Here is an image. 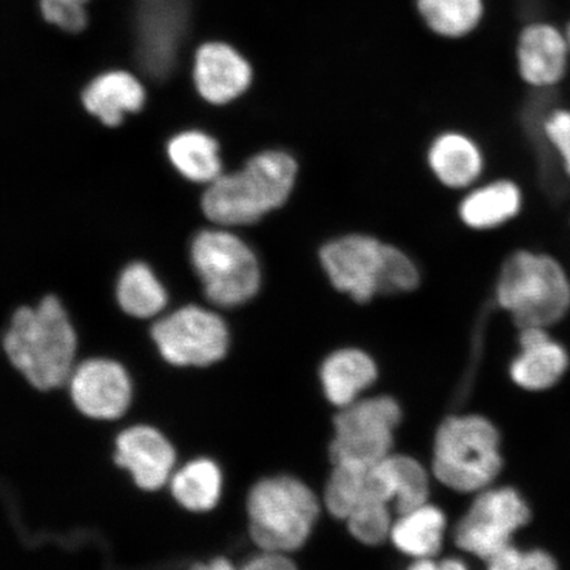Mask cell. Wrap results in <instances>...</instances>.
I'll return each mask as SVG.
<instances>
[{
    "label": "cell",
    "instance_id": "3957f363",
    "mask_svg": "<svg viewBox=\"0 0 570 570\" xmlns=\"http://www.w3.org/2000/svg\"><path fill=\"white\" fill-rule=\"evenodd\" d=\"M497 301L520 330L558 323L570 308V282L560 263L546 254L520 249L502 266Z\"/></svg>",
    "mask_w": 570,
    "mask_h": 570
},
{
    "label": "cell",
    "instance_id": "7a4b0ae2",
    "mask_svg": "<svg viewBox=\"0 0 570 570\" xmlns=\"http://www.w3.org/2000/svg\"><path fill=\"white\" fill-rule=\"evenodd\" d=\"M296 177L294 156L275 149L261 153L238 173L216 178L205 191L203 210L220 226L253 225L288 202Z\"/></svg>",
    "mask_w": 570,
    "mask_h": 570
},
{
    "label": "cell",
    "instance_id": "f1b7e54d",
    "mask_svg": "<svg viewBox=\"0 0 570 570\" xmlns=\"http://www.w3.org/2000/svg\"><path fill=\"white\" fill-rule=\"evenodd\" d=\"M42 17L67 32H81L88 23L85 4L68 0H41Z\"/></svg>",
    "mask_w": 570,
    "mask_h": 570
},
{
    "label": "cell",
    "instance_id": "4dcf8cb0",
    "mask_svg": "<svg viewBox=\"0 0 570 570\" xmlns=\"http://www.w3.org/2000/svg\"><path fill=\"white\" fill-rule=\"evenodd\" d=\"M242 568L247 570H289L295 569L296 566L285 553L263 551L262 554L249 559Z\"/></svg>",
    "mask_w": 570,
    "mask_h": 570
},
{
    "label": "cell",
    "instance_id": "d6986e66",
    "mask_svg": "<svg viewBox=\"0 0 570 570\" xmlns=\"http://www.w3.org/2000/svg\"><path fill=\"white\" fill-rule=\"evenodd\" d=\"M522 208V191L510 180L476 188L462 199L460 218L470 229L490 230L515 218Z\"/></svg>",
    "mask_w": 570,
    "mask_h": 570
},
{
    "label": "cell",
    "instance_id": "4316f807",
    "mask_svg": "<svg viewBox=\"0 0 570 570\" xmlns=\"http://www.w3.org/2000/svg\"><path fill=\"white\" fill-rule=\"evenodd\" d=\"M348 531L366 546H380L391 537L392 522L389 504L367 502L346 519Z\"/></svg>",
    "mask_w": 570,
    "mask_h": 570
},
{
    "label": "cell",
    "instance_id": "e0dca14e",
    "mask_svg": "<svg viewBox=\"0 0 570 570\" xmlns=\"http://www.w3.org/2000/svg\"><path fill=\"white\" fill-rule=\"evenodd\" d=\"M428 163L434 176L445 187L463 189L480 177L483 156L473 139L460 132H444L432 141Z\"/></svg>",
    "mask_w": 570,
    "mask_h": 570
},
{
    "label": "cell",
    "instance_id": "9a60e30c",
    "mask_svg": "<svg viewBox=\"0 0 570 570\" xmlns=\"http://www.w3.org/2000/svg\"><path fill=\"white\" fill-rule=\"evenodd\" d=\"M519 342L522 354L512 362V381L531 391L547 390L558 383L569 365L564 347L556 344L544 327H524Z\"/></svg>",
    "mask_w": 570,
    "mask_h": 570
},
{
    "label": "cell",
    "instance_id": "ba28073f",
    "mask_svg": "<svg viewBox=\"0 0 570 570\" xmlns=\"http://www.w3.org/2000/svg\"><path fill=\"white\" fill-rule=\"evenodd\" d=\"M151 336L163 358L175 366H210L223 360L229 347L225 321L196 305L156 321Z\"/></svg>",
    "mask_w": 570,
    "mask_h": 570
},
{
    "label": "cell",
    "instance_id": "5bb4252c",
    "mask_svg": "<svg viewBox=\"0 0 570 570\" xmlns=\"http://www.w3.org/2000/svg\"><path fill=\"white\" fill-rule=\"evenodd\" d=\"M570 49L567 35L550 24L524 28L518 42L519 73L532 87H553L564 78Z\"/></svg>",
    "mask_w": 570,
    "mask_h": 570
},
{
    "label": "cell",
    "instance_id": "8fae6325",
    "mask_svg": "<svg viewBox=\"0 0 570 570\" xmlns=\"http://www.w3.org/2000/svg\"><path fill=\"white\" fill-rule=\"evenodd\" d=\"M71 402L85 416L116 420L131 402V383L116 361L89 360L81 363L69 380Z\"/></svg>",
    "mask_w": 570,
    "mask_h": 570
},
{
    "label": "cell",
    "instance_id": "836d02e7",
    "mask_svg": "<svg viewBox=\"0 0 570 570\" xmlns=\"http://www.w3.org/2000/svg\"><path fill=\"white\" fill-rule=\"evenodd\" d=\"M68 2H75V3H81L85 4L88 2V0H68Z\"/></svg>",
    "mask_w": 570,
    "mask_h": 570
},
{
    "label": "cell",
    "instance_id": "f546056e",
    "mask_svg": "<svg viewBox=\"0 0 570 570\" xmlns=\"http://www.w3.org/2000/svg\"><path fill=\"white\" fill-rule=\"evenodd\" d=\"M543 130L556 151L560 155L567 175L570 177V110H554L544 120Z\"/></svg>",
    "mask_w": 570,
    "mask_h": 570
},
{
    "label": "cell",
    "instance_id": "603a6c76",
    "mask_svg": "<svg viewBox=\"0 0 570 570\" xmlns=\"http://www.w3.org/2000/svg\"><path fill=\"white\" fill-rule=\"evenodd\" d=\"M223 474L212 460L198 459L187 463L170 480V493L185 510L209 511L219 501Z\"/></svg>",
    "mask_w": 570,
    "mask_h": 570
},
{
    "label": "cell",
    "instance_id": "1f68e13d",
    "mask_svg": "<svg viewBox=\"0 0 570 570\" xmlns=\"http://www.w3.org/2000/svg\"><path fill=\"white\" fill-rule=\"evenodd\" d=\"M191 569H210V570H225L233 569V564L229 560L224 558L214 559L208 562V564H203V562H198V564L191 566Z\"/></svg>",
    "mask_w": 570,
    "mask_h": 570
},
{
    "label": "cell",
    "instance_id": "277c9868",
    "mask_svg": "<svg viewBox=\"0 0 570 570\" xmlns=\"http://www.w3.org/2000/svg\"><path fill=\"white\" fill-rule=\"evenodd\" d=\"M320 514L315 493L282 475L255 484L247 497L248 533L263 551L289 553L308 540Z\"/></svg>",
    "mask_w": 570,
    "mask_h": 570
},
{
    "label": "cell",
    "instance_id": "7c38bea8",
    "mask_svg": "<svg viewBox=\"0 0 570 570\" xmlns=\"http://www.w3.org/2000/svg\"><path fill=\"white\" fill-rule=\"evenodd\" d=\"M116 446L114 461L130 472L138 488L156 491L166 484L175 466L176 452L158 430L134 425L119 434Z\"/></svg>",
    "mask_w": 570,
    "mask_h": 570
},
{
    "label": "cell",
    "instance_id": "7402d4cb",
    "mask_svg": "<svg viewBox=\"0 0 570 570\" xmlns=\"http://www.w3.org/2000/svg\"><path fill=\"white\" fill-rule=\"evenodd\" d=\"M217 141L202 131H185L169 140L167 153L177 173L189 181L212 184L223 163Z\"/></svg>",
    "mask_w": 570,
    "mask_h": 570
},
{
    "label": "cell",
    "instance_id": "83f0119b",
    "mask_svg": "<svg viewBox=\"0 0 570 570\" xmlns=\"http://www.w3.org/2000/svg\"><path fill=\"white\" fill-rule=\"evenodd\" d=\"M493 570H553L558 568L551 554L544 551L523 552L510 544L489 562Z\"/></svg>",
    "mask_w": 570,
    "mask_h": 570
},
{
    "label": "cell",
    "instance_id": "cb8c5ba5",
    "mask_svg": "<svg viewBox=\"0 0 570 570\" xmlns=\"http://www.w3.org/2000/svg\"><path fill=\"white\" fill-rule=\"evenodd\" d=\"M117 298L127 315L151 318L166 308L168 296L158 277L145 263H132L120 274Z\"/></svg>",
    "mask_w": 570,
    "mask_h": 570
},
{
    "label": "cell",
    "instance_id": "ac0fdd59",
    "mask_svg": "<svg viewBox=\"0 0 570 570\" xmlns=\"http://www.w3.org/2000/svg\"><path fill=\"white\" fill-rule=\"evenodd\" d=\"M321 383L327 401L344 409L372 386L377 370L372 356L356 348H344L327 356L321 367Z\"/></svg>",
    "mask_w": 570,
    "mask_h": 570
},
{
    "label": "cell",
    "instance_id": "6da1fadb",
    "mask_svg": "<svg viewBox=\"0 0 570 570\" xmlns=\"http://www.w3.org/2000/svg\"><path fill=\"white\" fill-rule=\"evenodd\" d=\"M3 347L12 366L40 391L61 387L73 374L76 333L56 296L13 313Z\"/></svg>",
    "mask_w": 570,
    "mask_h": 570
},
{
    "label": "cell",
    "instance_id": "2e32d148",
    "mask_svg": "<svg viewBox=\"0 0 570 570\" xmlns=\"http://www.w3.org/2000/svg\"><path fill=\"white\" fill-rule=\"evenodd\" d=\"M146 101V91L137 77L127 71H107L92 80L82 92V102L91 116L106 126L122 124L126 114L137 112Z\"/></svg>",
    "mask_w": 570,
    "mask_h": 570
},
{
    "label": "cell",
    "instance_id": "52a82bcc",
    "mask_svg": "<svg viewBox=\"0 0 570 570\" xmlns=\"http://www.w3.org/2000/svg\"><path fill=\"white\" fill-rule=\"evenodd\" d=\"M402 410L389 396L365 399L342 409L334 419L331 460L375 465L391 454L394 431L401 423Z\"/></svg>",
    "mask_w": 570,
    "mask_h": 570
},
{
    "label": "cell",
    "instance_id": "ffe728a7",
    "mask_svg": "<svg viewBox=\"0 0 570 570\" xmlns=\"http://www.w3.org/2000/svg\"><path fill=\"white\" fill-rule=\"evenodd\" d=\"M444 531V512L425 503L399 517L390 539L399 551L413 559H433L443 544Z\"/></svg>",
    "mask_w": 570,
    "mask_h": 570
},
{
    "label": "cell",
    "instance_id": "9c48e42d",
    "mask_svg": "<svg viewBox=\"0 0 570 570\" xmlns=\"http://www.w3.org/2000/svg\"><path fill=\"white\" fill-rule=\"evenodd\" d=\"M530 519L529 504L514 489L482 491L455 527L454 541L462 551L489 562Z\"/></svg>",
    "mask_w": 570,
    "mask_h": 570
},
{
    "label": "cell",
    "instance_id": "484cf974",
    "mask_svg": "<svg viewBox=\"0 0 570 570\" xmlns=\"http://www.w3.org/2000/svg\"><path fill=\"white\" fill-rule=\"evenodd\" d=\"M420 13L433 32L462 38L479 26L482 0H417Z\"/></svg>",
    "mask_w": 570,
    "mask_h": 570
},
{
    "label": "cell",
    "instance_id": "44dd1931",
    "mask_svg": "<svg viewBox=\"0 0 570 570\" xmlns=\"http://www.w3.org/2000/svg\"><path fill=\"white\" fill-rule=\"evenodd\" d=\"M372 466L356 462L334 463L324 493L325 508L334 518L346 520L362 504L383 502L375 493Z\"/></svg>",
    "mask_w": 570,
    "mask_h": 570
},
{
    "label": "cell",
    "instance_id": "30bf717a",
    "mask_svg": "<svg viewBox=\"0 0 570 570\" xmlns=\"http://www.w3.org/2000/svg\"><path fill=\"white\" fill-rule=\"evenodd\" d=\"M391 245L367 234H346L321 247L320 262L334 288L356 303L383 295Z\"/></svg>",
    "mask_w": 570,
    "mask_h": 570
},
{
    "label": "cell",
    "instance_id": "d4e9b609",
    "mask_svg": "<svg viewBox=\"0 0 570 570\" xmlns=\"http://www.w3.org/2000/svg\"><path fill=\"white\" fill-rule=\"evenodd\" d=\"M387 482L399 515L415 510L428 501L430 479L425 469L407 455H387L377 462Z\"/></svg>",
    "mask_w": 570,
    "mask_h": 570
},
{
    "label": "cell",
    "instance_id": "5b68a950",
    "mask_svg": "<svg viewBox=\"0 0 570 570\" xmlns=\"http://www.w3.org/2000/svg\"><path fill=\"white\" fill-rule=\"evenodd\" d=\"M497 428L479 415L452 416L440 425L433 446V473L460 493L482 491L503 466Z\"/></svg>",
    "mask_w": 570,
    "mask_h": 570
},
{
    "label": "cell",
    "instance_id": "8992f818",
    "mask_svg": "<svg viewBox=\"0 0 570 570\" xmlns=\"http://www.w3.org/2000/svg\"><path fill=\"white\" fill-rule=\"evenodd\" d=\"M190 258L214 305L237 306L258 294L262 273L258 258L244 240L229 232L205 230L191 242Z\"/></svg>",
    "mask_w": 570,
    "mask_h": 570
},
{
    "label": "cell",
    "instance_id": "4fadbf2b",
    "mask_svg": "<svg viewBox=\"0 0 570 570\" xmlns=\"http://www.w3.org/2000/svg\"><path fill=\"white\" fill-rule=\"evenodd\" d=\"M194 78L205 101L225 105L244 95L252 83L253 70L230 46L208 42L196 53Z\"/></svg>",
    "mask_w": 570,
    "mask_h": 570
},
{
    "label": "cell",
    "instance_id": "e575fe53",
    "mask_svg": "<svg viewBox=\"0 0 570 570\" xmlns=\"http://www.w3.org/2000/svg\"><path fill=\"white\" fill-rule=\"evenodd\" d=\"M567 39H568V45H569V49H570V24L568 27V30H567Z\"/></svg>",
    "mask_w": 570,
    "mask_h": 570
},
{
    "label": "cell",
    "instance_id": "d6a6232c",
    "mask_svg": "<svg viewBox=\"0 0 570 570\" xmlns=\"http://www.w3.org/2000/svg\"><path fill=\"white\" fill-rule=\"evenodd\" d=\"M465 568H466V566L463 564L462 561L455 560V559H446L443 562H441V564L439 566V569H444V570H462Z\"/></svg>",
    "mask_w": 570,
    "mask_h": 570
}]
</instances>
